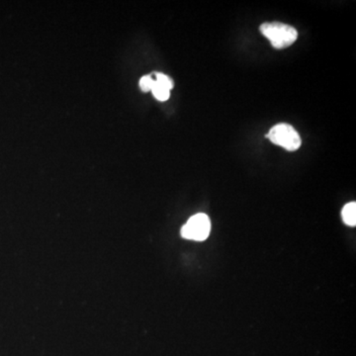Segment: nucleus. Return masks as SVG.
Returning <instances> with one entry per match:
<instances>
[{
  "label": "nucleus",
  "instance_id": "nucleus-1",
  "mask_svg": "<svg viewBox=\"0 0 356 356\" xmlns=\"http://www.w3.org/2000/svg\"><path fill=\"white\" fill-rule=\"evenodd\" d=\"M259 30L275 49L287 48L298 38V32L294 27L280 22L264 23Z\"/></svg>",
  "mask_w": 356,
  "mask_h": 356
},
{
  "label": "nucleus",
  "instance_id": "nucleus-2",
  "mask_svg": "<svg viewBox=\"0 0 356 356\" xmlns=\"http://www.w3.org/2000/svg\"><path fill=\"white\" fill-rule=\"evenodd\" d=\"M266 137L273 144L282 147L289 152L297 151L301 146V138L298 132L289 124L280 123L270 129Z\"/></svg>",
  "mask_w": 356,
  "mask_h": 356
},
{
  "label": "nucleus",
  "instance_id": "nucleus-3",
  "mask_svg": "<svg viewBox=\"0 0 356 356\" xmlns=\"http://www.w3.org/2000/svg\"><path fill=\"white\" fill-rule=\"evenodd\" d=\"M211 222L205 214H197L191 217L181 229V236L187 240L202 242L209 236Z\"/></svg>",
  "mask_w": 356,
  "mask_h": 356
},
{
  "label": "nucleus",
  "instance_id": "nucleus-4",
  "mask_svg": "<svg viewBox=\"0 0 356 356\" xmlns=\"http://www.w3.org/2000/svg\"><path fill=\"white\" fill-rule=\"evenodd\" d=\"M343 222L348 226L355 227L356 225V204L350 202L344 206L341 212Z\"/></svg>",
  "mask_w": 356,
  "mask_h": 356
},
{
  "label": "nucleus",
  "instance_id": "nucleus-5",
  "mask_svg": "<svg viewBox=\"0 0 356 356\" xmlns=\"http://www.w3.org/2000/svg\"><path fill=\"white\" fill-rule=\"evenodd\" d=\"M152 92H153L154 97L159 100V102H166L170 96V89L156 83V81H154L153 88H152Z\"/></svg>",
  "mask_w": 356,
  "mask_h": 356
},
{
  "label": "nucleus",
  "instance_id": "nucleus-6",
  "mask_svg": "<svg viewBox=\"0 0 356 356\" xmlns=\"http://www.w3.org/2000/svg\"><path fill=\"white\" fill-rule=\"evenodd\" d=\"M154 76H156V79H154V81H156V83H159V84H161V86H165V88L172 90L173 88V81L170 77H168L163 74H159V72L158 74H154Z\"/></svg>",
  "mask_w": 356,
  "mask_h": 356
},
{
  "label": "nucleus",
  "instance_id": "nucleus-7",
  "mask_svg": "<svg viewBox=\"0 0 356 356\" xmlns=\"http://www.w3.org/2000/svg\"><path fill=\"white\" fill-rule=\"evenodd\" d=\"M154 83V79L149 76H143L140 81V88L144 92L152 91Z\"/></svg>",
  "mask_w": 356,
  "mask_h": 356
}]
</instances>
